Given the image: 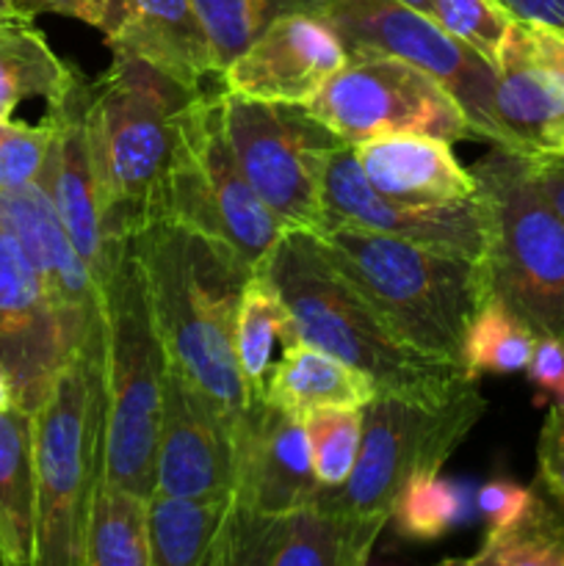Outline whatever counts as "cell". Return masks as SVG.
<instances>
[{"mask_svg": "<svg viewBox=\"0 0 564 566\" xmlns=\"http://www.w3.org/2000/svg\"><path fill=\"white\" fill-rule=\"evenodd\" d=\"M318 238L335 269L407 346L462 368L464 337L490 296L481 260L354 224H326Z\"/></svg>", "mask_w": 564, "mask_h": 566, "instance_id": "cell-3", "label": "cell"}, {"mask_svg": "<svg viewBox=\"0 0 564 566\" xmlns=\"http://www.w3.org/2000/svg\"><path fill=\"white\" fill-rule=\"evenodd\" d=\"M70 352L36 269L0 219V365L20 407L33 412Z\"/></svg>", "mask_w": 564, "mask_h": 566, "instance_id": "cell-19", "label": "cell"}, {"mask_svg": "<svg viewBox=\"0 0 564 566\" xmlns=\"http://www.w3.org/2000/svg\"><path fill=\"white\" fill-rule=\"evenodd\" d=\"M224 88V86H221ZM224 130L243 177L291 230L324 227L321 177L341 144L304 105L224 92Z\"/></svg>", "mask_w": 564, "mask_h": 566, "instance_id": "cell-11", "label": "cell"}, {"mask_svg": "<svg viewBox=\"0 0 564 566\" xmlns=\"http://www.w3.org/2000/svg\"><path fill=\"white\" fill-rule=\"evenodd\" d=\"M512 20L564 31V0H498Z\"/></svg>", "mask_w": 564, "mask_h": 566, "instance_id": "cell-41", "label": "cell"}, {"mask_svg": "<svg viewBox=\"0 0 564 566\" xmlns=\"http://www.w3.org/2000/svg\"><path fill=\"white\" fill-rule=\"evenodd\" d=\"M531 180L542 191V197L553 205L564 219V153L562 155H525Z\"/></svg>", "mask_w": 564, "mask_h": 566, "instance_id": "cell-40", "label": "cell"}, {"mask_svg": "<svg viewBox=\"0 0 564 566\" xmlns=\"http://www.w3.org/2000/svg\"><path fill=\"white\" fill-rule=\"evenodd\" d=\"M191 6L197 11L205 36H208V48L219 75L280 14L274 0H191Z\"/></svg>", "mask_w": 564, "mask_h": 566, "instance_id": "cell-34", "label": "cell"}, {"mask_svg": "<svg viewBox=\"0 0 564 566\" xmlns=\"http://www.w3.org/2000/svg\"><path fill=\"white\" fill-rule=\"evenodd\" d=\"M75 66L64 64L28 14L0 17V119H9L28 97L50 103L75 81Z\"/></svg>", "mask_w": 564, "mask_h": 566, "instance_id": "cell-26", "label": "cell"}, {"mask_svg": "<svg viewBox=\"0 0 564 566\" xmlns=\"http://www.w3.org/2000/svg\"><path fill=\"white\" fill-rule=\"evenodd\" d=\"M393 528L412 542H437L462 525L464 495L440 473H420L401 486L390 509Z\"/></svg>", "mask_w": 564, "mask_h": 566, "instance_id": "cell-32", "label": "cell"}, {"mask_svg": "<svg viewBox=\"0 0 564 566\" xmlns=\"http://www.w3.org/2000/svg\"><path fill=\"white\" fill-rule=\"evenodd\" d=\"M81 6V20L100 28L108 36L122 17V0H77Z\"/></svg>", "mask_w": 564, "mask_h": 566, "instance_id": "cell-42", "label": "cell"}, {"mask_svg": "<svg viewBox=\"0 0 564 566\" xmlns=\"http://www.w3.org/2000/svg\"><path fill=\"white\" fill-rule=\"evenodd\" d=\"M53 138L55 125L50 116H44L42 125L0 119V193L42 180Z\"/></svg>", "mask_w": 564, "mask_h": 566, "instance_id": "cell-36", "label": "cell"}, {"mask_svg": "<svg viewBox=\"0 0 564 566\" xmlns=\"http://www.w3.org/2000/svg\"><path fill=\"white\" fill-rule=\"evenodd\" d=\"M365 180L404 202H459L476 197L473 171L453 155L451 142L420 133H390L352 144Z\"/></svg>", "mask_w": 564, "mask_h": 566, "instance_id": "cell-23", "label": "cell"}, {"mask_svg": "<svg viewBox=\"0 0 564 566\" xmlns=\"http://www.w3.org/2000/svg\"><path fill=\"white\" fill-rule=\"evenodd\" d=\"M304 108L346 144L390 133L479 138L462 105L435 77L390 55H348Z\"/></svg>", "mask_w": 564, "mask_h": 566, "instance_id": "cell-12", "label": "cell"}, {"mask_svg": "<svg viewBox=\"0 0 564 566\" xmlns=\"http://www.w3.org/2000/svg\"><path fill=\"white\" fill-rule=\"evenodd\" d=\"M473 381L440 398L376 392L363 407V442L352 475L321 497L346 517L359 562H368L401 486L420 473H440L484 415Z\"/></svg>", "mask_w": 564, "mask_h": 566, "instance_id": "cell-7", "label": "cell"}, {"mask_svg": "<svg viewBox=\"0 0 564 566\" xmlns=\"http://www.w3.org/2000/svg\"><path fill=\"white\" fill-rule=\"evenodd\" d=\"M191 97V88L130 55H114L111 70L92 83L88 130L108 241L164 219L182 111Z\"/></svg>", "mask_w": 564, "mask_h": 566, "instance_id": "cell-4", "label": "cell"}, {"mask_svg": "<svg viewBox=\"0 0 564 566\" xmlns=\"http://www.w3.org/2000/svg\"><path fill=\"white\" fill-rule=\"evenodd\" d=\"M536 481L564 506V407L551 403L536 442Z\"/></svg>", "mask_w": 564, "mask_h": 566, "instance_id": "cell-37", "label": "cell"}, {"mask_svg": "<svg viewBox=\"0 0 564 566\" xmlns=\"http://www.w3.org/2000/svg\"><path fill=\"white\" fill-rule=\"evenodd\" d=\"M531 387H534L536 407H564V343L556 337L540 335L529 368Z\"/></svg>", "mask_w": 564, "mask_h": 566, "instance_id": "cell-38", "label": "cell"}, {"mask_svg": "<svg viewBox=\"0 0 564 566\" xmlns=\"http://www.w3.org/2000/svg\"><path fill=\"white\" fill-rule=\"evenodd\" d=\"M435 20L492 66L514 22L498 0H435Z\"/></svg>", "mask_w": 564, "mask_h": 566, "instance_id": "cell-35", "label": "cell"}, {"mask_svg": "<svg viewBox=\"0 0 564 566\" xmlns=\"http://www.w3.org/2000/svg\"><path fill=\"white\" fill-rule=\"evenodd\" d=\"M0 219L25 249L59 318L66 346L75 348L100 324V285L77 254L42 180L0 193Z\"/></svg>", "mask_w": 564, "mask_h": 566, "instance_id": "cell-18", "label": "cell"}, {"mask_svg": "<svg viewBox=\"0 0 564 566\" xmlns=\"http://www.w3.org/2000/svg\"><path fill=\"white\" fill-rule=\"evenodd\" d=\"M540 335L509 310L501 298L487 296L470 324L462 348L464 379L479 376H512L529 368Z\"/></svg>", "mask_w": 564, "mask_h": 566, "instance_id": "cell-31", "label": "cell"}, {"mask_svg": "<svg viewBox=\"0 0 564 566\" xmlns=\"http://www.w3.org/2000/svg\"><path fill=\"white\" fill-rule=\"evenodd\" d=\"M258 271L280 291L299 340L363 370L376 392L440 398L470 381L459 365L407 346L335 269L318 232L288 230Z\"/></svg>", "mask_w": 564, "mask_h": 566, "instance_id": "cell-2", "label": "cell"}, {"mask_svg": "<svg viewBox=\"0 0 564 566\" xmlns=\"http://www.w3.org/2000/svg\"><path fill=\"white\" fill-rule=\"evenodd\" d=\"M318 484L302 420L254 398L236 426L232 506L276 517L313 503Z\"/></svg>", "mask_w": 564, "mask_h": 566, "instance_id": "cell-17", "label": "cell"}, {"mask_svg": "<svg viewBox=\"0 0 564 566\" xmlns=\"http://www.w3.org/2000/svg\"><path fill=\"white\" fill-rule=\"evenodd\" d=\"M9 6L28 17L61 14V17H75V20H81V6H77V0H9Z\"/></svg>", "mask_w": 564, "mask_h": 566, "instance_id": "cell-43", "label": "cell"}, {"mask_svg": "<svg viewBox=\"0 0 564 566\" xmlns=\"http://www.w3.org/2000/svg\"><path fill=\"white\" fill-rule=\"evenodd\" d=\"M321 199H324V227H365L431 249H448L470 260H484L487 227L479 199L404 202V199L385 197L365 180L352 144H341L326 158Z\"/></svg>", "mask_w": 564, "mask_h": 566, "instance_id": "cell-13", "label": "cell"}, {"mask_svg": "<svg viewBox=\"0 0 564 566\" xmlns=\"http://www.w3.org/2000/svg\"><path fill=\"white\" fill-rule=\"evenodd\" d=\"M149 497L97 481L88 506L83 566H149Z\"/></svg>", "mask_w": 564, "mask_h": 566, "instance_id": "cell-29", "label": "cell"}, {"mask_svg": "<svg viewBox=\"0 0 564 566\" xmlns=\"http://www.w3.org/2000/svg\"><path fill=\"white\" fill-rule=\"evenodd\" d=\"M346 44L348 55H390L435 77L468 114L479 142L501 147L492 114L495 66L459 42L435 17L401 0H310Z\"/></svg>", "mask_w": 564, "mask_h": 566, "instance_id": "cell-10", "label": "cell"}, {"mask_svg": "<svg viewBox=\"0 0 564 566\" xmlns=\"http://www.w3.org/2000/svg\"><path fill=\"white\" fill-rule=\"evenodd\" d=\"M374 396L376 385L370 376L299 337L282 348L263 390L265 403L285 409L299 420L324 407H365Z\"/></svg>", "mask_w": 564, "mask_h": 566, "instance_id": "cell-24", "label": "cell"}, {"mask_svg": "<svg viewBox=\"0 0 564 566\" xmlns=\"http://www.w3.org/2000/svg\"><path fill=\"white\" fill-rule=\"evenodd\" d=\"M531 486H520L514 481L498 479L487 481L476 490V509L484 517L487 531H501L512 525L529 509Z\"/></svg>", "mask_w": 564, "mask_h": 566, "instance_id": "cell-39", "label": "cell"}, {"mask_svg": "<svg viewBox=\"0 0 564 566\" xmlns=\"http://www.w3.org/2000/svg\"><path fill=\"white\" fill-rule=\"evenodd\" d=\"M230 497L149 495V566H208L230 514Z\"/></svg>", "mask_w": 564, "mask_h": 566, "instance_id": "cell-27", "label": "cell"}, {"mask_svg": "<svg viewBox=\"0 0 564 566\" xmlns=\"http://www.w3.org/2000/svg\"><path fill=\"white\" fill-rule=\"evenodd\" d=\"M315 479L324 490L348 481L363 442V407H324L302 418Z\"/></svg>", "mask_w": 564, "mask_h": 566, "instance_id": "cell-33", "label": "cell"}, {"mask_svg": "<svg viewBox=\"0 0 564 566\" xmlns=\"http://www.w3.org/2000/svg\"><path fill=\"white\" fill-rule=\"evenodd\" d=\"M36 558V479L31 412L0 409V562L33 566Z\"/></svg>", "mask_w": 564, "mask_h": 566, "instance_id": "cell-25", "label": "cell"}, {"mask_svg": "<svg viewBox=\"0 0 564 566\" xmlns=\"http://www.w3.org/2000/svg\"><path fill=\"white\" fill-rule=\"evenodd\" d=\"M103 315V470L100 479L153 495L166 352L130 238L108 243L100 276Z\"/></svg>", "mask_w": 564, "mask_h": 566, "instance_id": "cell-6", "label": "cell"}, {"mask_svg": "<svg viewBox=\"0 0 564 566\" xmlns=\"http://www.w3.org/2000/svg\"><path fill=\"white\" fill-rule=\"evenodd\" d=\"M105 44L114 55L147 61L191 92L219 77L191 0H122V17Z\"/></svg>", "mask_w": 564, "mask_h": 566, "instance_id": "cell-22", "label": "cell"}, {"mask_svg": "<svg viewBox=\"0 0 564 566\" xmlns=\"http://www.w3.org/2000/svg\"><path fill=\"white\" fill-rule=\"evenodd\" d=\"M276 3V11H307L310 0H274Z\"/></svg>", "mask_w": 564, "mask_h": 566, "instance_id": "cell-45", "label": "cell"}, {"mask_svg": "<svg viewBox=\"0 0 564 566\" xmlns=\"http://www.w3.org/2000/svg\"><path fill=\"white\" fill-rule=\"evenodd\" d=\"M9 407H17V392H14V385H11L9 374H6L3 365H0V409H9Z\"/></svg>", "mask_w": 564, "mask_h": 566, "instance_id": "cell-44", "label": "cell"}, {"mask_svg": "<svg viewBox=\"0 0 564 566\" xmlns=\"http://www.w3.org/2000/svg\"><path fill=\"white\" fill-rule=\"evenodd\" d=\"M348 61L335 28L313 11H282L224 66V92L265 103L307 105Z\"/></svg>", "mask_w": 564, "mask_h": 566, "instance_id": "cell-16", "label": "cell"}, {"mask_svg": "<svg viewBox=\"0 0 564 566\" xmlns=\"http://www.w3.org/2000/svg\"><path fill=\"white\" fill-rule=\"evenodd\" d=\"M88 97L92 81L77 72L64 94L48 105V116L55 125L53 147L42 182L48 186L50 199L75 243L77 254L94 280L100 282L108 258V235L103 221V197H100L97 164H94L92 130H88Z\"/></svg>", "mask_w": 564, "mask_h": 566, "instance_id": "cell-21", "label": "cell"}, {"mask_svg": "<svg viewBox=\"0 0 564 566\" xmlns=\"http://www.w3.org/2000/svg\"><path fill=\"white\" fill-rule=\"evenodd\" d=\"M130 241L147 282L166 363L238 426L249 396L232 337L252 269L224 241L177 219L149 221Z\"/></svg>", "mask_w": 564, "mask_h": 566, "instance_id": "cell-1", "label": "cell"}, {"mask_svg": "<svg viewBox=\"0 0 564 566\" xmlns=\"http://www.w3.org/2000/svg\"><path fill=\"white\" fill-rule=\"evenodd\" d=\"M208 566H363L346 517L326 497L276 517L230 506Z\"/></svg>", "mask_w": 564, "mask_h": 566, "instance_id": "cell-20", "label": "cell"}, {"mask_svg": "<svg viewBox=\"0 0 564 566\" xmlns=\"http://www.w3.org/2000/svg\"><path fill=\"white\" fill-rule=\"evenodd\" d=\"M6 14H20V11L11 9L9 0H0V17H6Z\"/></svg>", "mask_w": 564, "mask_h": 566, "instance_id": "cell-47", "label": "cell"}, {"mask_svg": "<svg viewBox=\"0 0 564 566\" xmlns=\"http://www.w3.org/2000/svg\"><path fill=\"white\" fill-rule=\"evenodd\" d=\"M291 340H296V332H293V318L280 291L271 285L263 271L254 269L243 285L236 315V337H232L236 363L249 401L263 398L276 343L285 348Z\"/></svg>", "mask_w": 564, "mask_h": 566, "instance_id": "cell-28", "label": "cell"}, {"mask_svg": "<svg viewBox=\"0 0 564 566\" xmlns=\"http://www.w3.org/2000/svg\"><path fill=\"white\" fill-rule=\"evenodd\" d=\"M232 481L236 426L166 363L153 495L230 497Z\"/></svg>", "mask_w": 564, "mask_h": 566, "instance_id": "cell-15", "label": "cell"}, {"mask_svg": "<svg viewBox=\"0 0 564 566\" xmlns=\"http://www.w3.org/2000/svg\"><path fill=\"white\" fill-rule=\"evenodd\" d=\"M164 219L224 241L258 269L291 227L254 193L224 130V88H199L180 122V149L166 191Z\"/></svg>", "mask_w": 564, "mask_h": 566, "instance_id": "cell-9", "label": "cell"}, {"mask_svg": "<svg viewBox=\"0 0 564 566\" xmlns=\"http://www.w3.org/2000/svg\"><path fill=\"white\" fill-rule=\"evenodd\" d=\"M103 315L31 412L36 479L33 566H83L88 506L103 470Z\"/></svg>", "mask_w": 564, "mask_h": 566, "instance_id": "cell-5", "label": "cell"}, {"mask_svg": "<svg viewBox=\"0 0 564 566\" xmlns=\"http://www.w3.org/2000/svg\"><path fill=\"white\" fill-rule=\"evenodd\" d=\"M470 171L487 227L490 296L536 335L564 343V219L531 180L525 155L492 147Z\"/></svg>", "mask_w": 564, "mask_h": 566, "instance_id": "cell-8", "label": "cell"}, {"mask_svg": "<svg viewBox=\"0 0 564 566\" xmlns=\"http://www.w3.org/2000/svg\"><path fill=\"white\" fill-rule=\"evenodd\" d=\"M468 566H564V506L534 481L531 503L512 525L487 531L473 556L448 558Z\"/></svg>", "mask_w": 564, "mask_h": 566, "instance_id": "cell-30", "label": "cell"}, {"mask_svg": "<svg viewBox=\"0 0 564 566\" xmlns=\"http://www.w3.org/2000/svg\"><path fill=\"white\" fill-rule=\"evenodd\" d=\"M492 114L503 149L564 153V31L512 22L495 61Z\"/></svg>", "mask_w": 564, "mask_h": 566, "instance_id": "cell-14", "label": "cell"}, {"mask_svg": "<svg viewBox=\"0 0 564 566\" xmlns=\"http://www.w3.org/2000/svg\"><path fill=\"white\" fill-rule=\"evenodd\" d=\"M401 3L412 6V9H418V11H424V14L435 17V0H401Z\"/></svg>", "mask_w": 564, "mask_h": 566, "instance_id": "cell-46", "label": "cell"}]
</instances>
